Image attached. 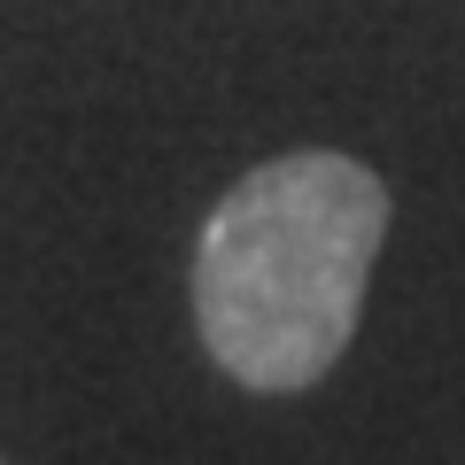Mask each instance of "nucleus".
Segmentation results:
<instances>
[{
  "instance_id": "obj_1",
  "label": "nucleus",
  "mask_w": 465,
  "mask_h": 465,
  "mask_svg": "<svg viewBox=\"0 0 465 465\" xmlns=\"http://www.w3.org/2000/svg\"><path fill=\"white\" fill-rule=\"evenodd\" d=\"M388 241V186L349 155H280L249 171L202 225L194 326L210 357L256 396L333 372L357 333Z\"/></svg>"
}]
</instances>
